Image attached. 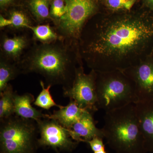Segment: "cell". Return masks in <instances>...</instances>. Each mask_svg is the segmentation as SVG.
Segmentation results:
<instances>
[{
    "instance_id": "obj_1",
    "label": "cell",
    "mask_w": 153,
    "mask_h": 153,
    "mask_svg": "<svg viewBox=\"0 0 153 153\" xmlns=\"http://www.w3.org/2000/svg\"><path fill=\"white\" fill-rule=\"evenodd\" d=\"M113 12L89 19L78 41L80 57L96 72L124 71L153 53V16Z\"/></svg>"
},
{
    "instance_id": "obj_2",
    "label": "cell",
    "mask_w": 153,
    "mask_h": 153,
    "mask_svg": "<svg viewBox=\"0 0 153 153\" xmlns=\"http://www.w3.org/2000/svg\"><path fill=\"white\" fill-rule=\"evenodd\" d=\"M83 64L78 46L64 40L49 44L35 43L18 63L22 74L37 73L48 85L72 86L78 66Z\"/></svg>"
},
{
    "instance_id": "obj_3",
    "label": "cell",
    "mask_w": 153,
    "mask_h": 153,
    "mask_svg": "<svg viewBox=\"0 0 153 153\" xmlns=\"http://www.w3.org/2000/svg\"><path fill=\"white\" fill-rule=\"evenodd\" d=\"M102 128L107 144L116 153H147L135 103L105 112Z\"/></svg>"
},
{
    "instance_id": "obj_4",
    "label": "cell",
    "mask_w": 153,
    "mask_h": 153,
    "mask_svg": "<svg viewBox=\"0 0 153 153\" xmlns=\"http://www.w3.org/2000/svg\"><path fill=\"white\" fill-rule=\"evenodd\" d=\"M98 109L105 112L138 102L135 85L123 71L97 72Z\"/></svg>"
},
{
    "instance_id": "obj_5",
    "label": "cell",
    "mask_w": 153,
    "mask_h": 153,
    "mask_svg": "<svg viewBox=\"0 0 153 153\" xmlns=\"http://www.w3.org/2000/svg\"><path fill=\"white\" fill-rule=\"evenodd\" d=\"M36 121L13 115L0 120V153H38Z\"/></svg>"
},
{
    "instance_id": "obj_6",
    "label": "cell",
    "mask_w": 153,
    "mask_h": 153,
    "mask_svg": "<svg viewBox=\"0 0 153 153\" xmlns=\"http://www.w3.org/2000/svg\"><path fill=\"white\" fill-rule=\"evenodd\" d=\"M66 11L57 26L59 36L73 45L78 46L80 34L87 22L98 13V0H64Z\"/></svg>"
},
{
    "instance_id": "obj_7",
    "label": "cell",
    "mask_w": 153,
    "mask_h": 153,
    "mask_svg": "<svg viewBox=\"0 0 153 153\" xmlns=\"http://www.w3.org/2000/svg\"><path fill=\"white\" fill-rule=\"evenodd\" d=\"M97 72L91 70L88 74L84 72L83 64L77 68L76 76L72 86L63 89V95L74 100L82 109L94 113L97 111L96 92Z\"/></svg>"
},
{
    "instance_id": "obj_8",
    "label": "cell",
    "mask_w": 153,
    "mask_h": 153,
    "mask_svg": "<svg viewBox=\"0 0 153 153\" xmlns=\"http://www.w3.org/2000/svg\"><path fill=\"white\" fill-rule=\"evenodd\" d=\"M40 137L39 148H51L56 153L71 152L76 149L79 143L71 138L68 129L57 121L43 118L36 121Z\"/></svg>"
},
{
    "instance_id": "obj_9",
    "label": "cell",
    "mask_w": 153,
    "mask_h": 153,
    "mask_svg": "<svg viewBox=\"0 0 153 153\" xmlns=\"http://www.w3.org/2000/svg\"><path fill=\"white\" fill-rule=\"evenodd\" d=\"M123 71L134 83L138 102L153 98V53Z\"/></svg>"
},
{
    "instance_id": "obj_10",
    "label": "cell",
    "mask_w": 153,
    "mask_h": 153,
    "mask_svg": "<svg viewBox=\"0 0 153 153\" xmlns=\"http://www.w3.org/2000/svg\"><path fill=\"white\" fill-rule=\"evenodd\" d=\"M35 43L32 36L26 31L10 36L7 32L1 31L0 57L18 64Z\"/></svg>"
},
{
    "instance_id": "obj_11",
    "label": "cell",
    "mask_w": 153,
    "mask_h": 153,
    "mask_svg": "<svg viewBox=\"0 0 153 153\" xmlns=\"http://www.w3.org/2000/svg\"><path fill=\"white\" fill-rule=\"evenodd\" d=\"M93 113L85 110L81 117L68 129L71 138L79 143L88 142L94 138H104L102 129L97 128L93 118Z\"/></svg>"
},
{
    "instance_id": "obj_12",
    "label": "cell",
    "mask_w": 153,
    "mask_h": 153,
    "mask_svg": "<svg viewBox=\"0 0 153 153\" xmlns=\"http://www.w3.org/2000/svg\"><path fill=\"white\" fill-rule=\"evenodd\" d=\"M147 152L153 153V98L135 103Z\"/></svg>"
},
{
    "instance_id": "obj_13",
    "label": "cell",
    "mask_w": 153,
    "mask_h": 153,
    "mask_svg": "<svg viewBox=\"0 0 153 153\" xmlns=\"http://www.w3.org/2000/svg\"><path fill=\"white\" fill-rule=\"evenodd\" d=\"M11 21V25L5 32L11 34L29 31L32 26L36 24L27 10L20 5H16L1 14Z\"/></svg>"
},
{
    "instance_id": "obj_14",
    "label": "cell",
    "mask_w": 153,
    "mask_h": 153,
    "mask_svg": "<svg viewBox=\"0 0 153 153\" xmlns=\"http://www.w3.org/2000/svg\"><path fill=\"white\" fill-rule=\"evenodd\" d=\"M13 98L14 112L16 115L23 118L33 120L36 121L45 118L46 114L33 106L32 104L36 99L32 94L27 92L20 95L15 91Z\"/></svg>"
},
{
    "instance_id": "obj_15",
    "label": "cell",
    "mask_w": 153,
    "mask_h": 153,
    "mask_svg": "<svg viewBox=\"0 0 153 153\" xmlns=\"http://www.w3.org/2000/svg\"><path fill=\"white\" fill-rule=\"evenodd\" d=\"M85 110L79 107L74 100H70L66 106H63L51 114H46L45 118L53 119L67 129L78 121Z\"/></svg>"
},
{
    "instance_id": "obj_16",
    "label": "cell",
    "mask_w": 153,
    "mask_h": 153,
    "mask_svg": "<svg viewBox=\"0 0 153 153\" xmlns=\"http://www.w3.org/2000/svg\"><path fill=\"white\" fill-rule=\"evenodd\" d=\"M52 0H23L20 5L30 14L36 25L50 23L49 12Z\"/></svg>"
},
{
    "instance_id": "obj_17",
    "label": "cell",
    "mask_w": 153,
    "mask_h": 153,
    "mask_svg": "<svg viewBox=\"0 0 153 153\" xmlns=\"http://www.w3.org/2000/svg\"><path fill=\"white\" fill-rule=\"evenodd\" d=\"M29 31L32 33L35 43L49 44L58 40H63L57 33L54 26H51L50 23L32 26Z\"/></svg>"
},
{
    "instance_id": "obj_18",
    "label": "cell",
    "mask_w": 153,
    "mask_h": 153,
    "mask_svg": "<svg viewBox=\"0 0 153 153\" xmlns=\"http://www.w3.org/2000/svg\"><path fill=\"white\" fill-rule=\"evenodd\" d=\"M21 74L22 71L17 63L0 57V92L4 90L10 81Z\"/></svg>"
},
{
    "instance_id": "obj_19",
    "label": "cell",
    "mask_w": 153,
    "mask_h": 153,
    "mask_svg": "<svg viewBox=\"0 0 153 153\" xmlns=\"http://www.w3.org/2000/svg\"><path fill=\"white\" fill-rule=\"evenodd\" d=\"M13 86L9 83L4 90L0 92V120L15 114Z\"/></svg>"
},
{
    "instance_id": "obj_20",
    "label": "cell",
    "mask_w": 153,
    "mask_h": 153,
    "mask_svg": "<svg viewBox=\"0 0 153 153\" xmlns=\"http://www.w3.org/2000/svg\"><path fill=\"white\" fill-rule=\"evenodd\" d=\"M40 83L42 90L35 100L33 104L36 106L47 110L54 106L57 107L59 108H62V105L57 104L55 102L51 95L50 89L52 86L48 85L47 87H45V83L42 80H40Z\"/></svg>"
},
{
    "instance_id": "obj_21",
    "label": "cell",
    "mask_w": 153,
    "mask_h": 153,
    "mask_svg": "<svg viewBox=\"0 0 153 153\" xmlns=\"http://www.w3.org/2000/svg\"><path fill=\"white\" fill-rule=\"evenodd\" d=\"M66 11V3L64 0H52L49 15L54 27L57 26Z\"/></svg>"
},
{
    "instance_id": "obj_22",
    "label": "cell",
    "mask_w": 153,
    "mask_h": 153,
    "mask_svg": "<svg viewBox=\"0 0 153 153\" xmlns=\"http://www.w3.org/2000/svg\"><path fill=\"white\" fill-rule=\"evenodd\" d=\"M103 2L110 10L119 12L131 10L137 0H103Z\"/></svg>"
},
{
    "instance_id": "obj_23",
    "label": "cell",
    "mask_w": 153,
    "mask_h": 153,
    "mask_svg": "<svg viewBox=\"0 0 153 153\" xmlns=\"http://www.w3.org/2000/svg\"><path fill=\"white\" fill-rule=\"evenodd\" d=\"M87 143L90 146L91 150L94 152L105 149V146L103 142V139L102 138L98 137L94 138L92 139L88 142Z\"/></svg>"
},
{
    "instance_id": "obj_24",
    "label": "cell",
    "mask_w": 153,
    "mask_h": 153,
    "mask_svg": "<svg viewBox=\"0 0 153 153\" xmlns=\"http://www.w3.org/2000/svg\"><path fill=\"white\" fill-rule=\"evenodd\" d=\"M16 0H0V8L2 13H4L12 7L19 4L16 3Z\"/></svg>"
},
{
    "instance_id": "obj_25",
    "label": "cell",
    "mask_w": 153,
    "mask_h": 153,
    "mask_svg": "<svg viewBox=\"0 0 153 153\" xmlns=\"http://www.w3.org/2000/svg\"><path fill=\"white\" fill-rule=\"evenodd\" d=\"M11 21L10 19L4 16L2 14L0 15V30L4 31L9 27L11 25Z\"/></svg>"
},
{
    "instance_id": "obj_26",
    "label": "cell",
    "mask_w": 153,
    "mask_h": 153,
    "mask_svg": "<svg viewBox=\"0 0 153 153\" xmlns=\"http://www.w3.org/2000/svg\"><path fill=\"white\" fill-rule=\"evenodd\" d=\"M146 6L151 10L153 11V0H144Z\"/></svg>"
},
{
    "instance_id": "obj_27",
    "label": "cell",
    "mask_w": 153,
    "mask_h": 153,
    "mask_svg": "<svg viewBox=\"0 0 153 153\" xmlns=\"http://www.w3.org/2000/svg\"><path fill=\"white\" fill-rule=\"evenodd\" d=\"M94 153H107L105 149L102 150L98 151V152H94Z\"/></svg>"
}]
</instances>
